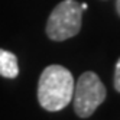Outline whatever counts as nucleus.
Wrapping results in <instances>:
<instances>
[{"label": "nucleus", "mask_w": 120, "mask_h": 120, "mask_svg": "<svg viewBox=\"0 0 120 120\" xmlns=\"http://www.w3.org/2000/svg\"><path fill=\"white\" fill-rule=\"evenodd\" d=\"M80 6H81V10H85V9H87V3H81Z\"/></svg>", "instance_id": "7"}, {"label": "nucleus", "mask_w": 120, "mask_h": 120, "mask_svg": "<svg viewBox=\"0 0 120 120\" xmlns=\"http://www.w3.org/2000/svg\"><path fill=\"white\" fill-rule=\"evenodd\" d=\"M0 75L4 78H16L19 75L18 58L4 49H0Z\"/></svg>", "instance_id": "4"}, {"label": "nucleus", "mask_w": 120, "mask_h": 120, "mask_svg": "<svg viewBox=\"0 0 120 120\" xmlns=\"http://www.w3.org/2000/svg\"><path fill=\"white\" fill-rule=\"evenodd\" d=\"M82 10L78 2L64 0L51 12L46 22V35L52 41H65L81 29Z\"/></svg>", "instance_id": "2"}, {"label": "nucleus", "mask_w": 120, "mask_h": 120, "mask_svg": "<svg viewBox=\"0 0 120 120\" xmlns=\"http://www.w3.org/2000/svg\"><path fill=\"white\" fill-rule=\"evenodd\" d=\"M114 88L116 91L120 93V58L116 64V70H114Z\"/></svg>", "instance_id": "5"}, {"label": "nucleus", "mask_w": 120, "mask_h": 120, "mask_svg": "<svg viewBox=\"0 0 120 120\" xmlns=\"http://www.w3.org/2000/svg\"><path fill=\"white\" fill-rule=\"evenodd\" d=\"M74 77L61 65H49L38 82V101L48 111H59L72 101Z\"/></svg>", "instance_id": "1"}, {"label": "nucleus", "mask_w": 120, "mask_h": 120, "mask_svg": "<svg viewBox=\"0 0 120 120\" xmlns=\"http://www.w3.org/2000/svg\"><path fill=\"white\" fill-rule=\"evenodd\" d=\"M106 96L107 90L98 75L93 71L84 72L74 85V111L81 119L90 117L106 100Z\"/></svg>", "instance_id": "3"}, {"label": "nucleus", "mask_w": 120, "mask_h": 120, "mask_svg": "<svg viewBox=\"0 0 120 120\" xmlns=\"http://www.w3.org/2000/svg\"><path fill=\"white\" fill-rule=\"evenodd\" d=\"M116 9H117L119 16H120V0H116Z\"/></svg>", "instance_id": "6"}]
</instances>
